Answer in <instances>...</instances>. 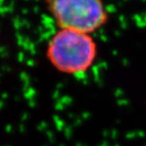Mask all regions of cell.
<instances>
[{
  "instance_id": "1",
  "label": "cell",
  "mask_w": 146,
  "mask_h": 146,
  "mask_svg": "<svg viewBox=\"0 0 146 146\" xmlns=\"http://www.w3.org/2000/svg\"><path fill=\"white\" fill-rule=\"evenodd\" d=\"M98 47L92 35L59 29L47 44L46 57L56 71L70 76L87 72L94 64Z\"/></svg>"
},
{
  "instance_id": "2",
  "label": "cell",
  "mask_w": 146,
  "mask_h": 146,
  "mask_svg": "<svg viewBox=\"0 0 146 146\" xmlns=\"http://www.w3.org/2000/svg\"><path fill=\"white\" fill-rule=\"evenodd\" d=\"M45 5L59 29L92 35L108 19L102 0H45Z\"/></svg>"
}]
</instances>
